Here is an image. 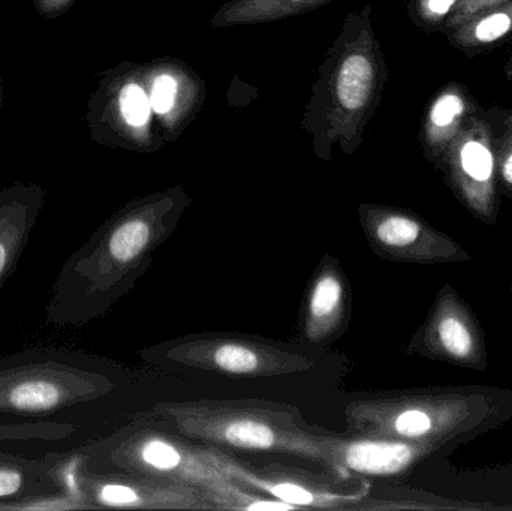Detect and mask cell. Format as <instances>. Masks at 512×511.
Listing matches in <instances>:
<instances>
[{
    "mask_svg": "<svg viewBox=\"0 0 512 511\" xmlns=\"http://www.w3.org/2000/svg\"><path fill=\"white\" fill-rule=\"evenodd\" d=\"M378 65L367 53L349 56L340 68L336 98L346 111H363L372 101L378 86Z\"/></svg>",
    "mask_w": 512,
    "mask_h": 511,
    "instance_id": "ac0fdd59",
    "label": "cell"
},
{
    "mask_svg": "<svg viewBox=\"0 0 512 511\" xmlns=\"http://www.w3.org/2000/svg\"><path fill=\"white\" fill-rule=\"evenodd\" d=\"M501 131L496 132V162L498 176L505 188L512 191V111L502 113Z\"/></svg>",
    "mask_w": 512,
    "mask_h": 511,
    "instance_id": "44dd1931",
    "label": "cell"
},
{
    "mask_svg": "<svg viewBox=\"0 0 512 511\" xmlns=\"http://www.w3.org/2000/svg\"><path fill=\"white\" fill-rule=\"evenodd\" d=\"M75 450L92 473L141 474L203 489L231 480L212 464L206 444L147 416Z\"/></svg>",
    "mask_w": 512,
    "mask_h": 511,
    "instance_id": "8992f818",
    "label": "cell"
},
{
    "mask_svg": "<svg viewBox=\"0 0 512 511\" xmlns=\"http://www.w3.org/2000/svg\"><path fill=\"white\" fill-rule=\"evenodd\" d=\"M507 2H511V0H460L453 14L445 21L442 30L445 33L451 32V30L457 29L466 21L471 20L475 15L498 8V6L504 5Z\"/></svg>",
    "mask_w": 512,
    "mask_h": 511,
    "instance_id": "603a6c76",
    "label": "cell"
},
{
    "mask_svg": "<svg viewBox=\"0 0 512 511\" xmlns=\"http://www.w3.org/2000/svg\"><path fill=\"white\" fill-rule=\"evenodd\" d=\"M460 0H415V17L427 29H441Z\"/></svg>",
    "mask_w": 512,
    "mask_h": 511,
    "instance_id": "7402d4cb",
    "label": "cell"
},
{
    "mask_svg": "<svg viewBox=\"0 0 512 511\" xmlns=\"http://www.w3.org/2000/svg\"><path fill=\"white\" fill-rule=\"evenodd\" d=\"M147 417L197 443L231 452L295 456L342 477L334 455L336 434L310 426L295 405L261 399H194L159 402Z\"/></svg>",
    "mask_w": 512,
    "mask_h": 511,
    "instance_id": "3957f363",
    "label": "cell"
},
{
    "mask_svg": "<svg viewBox=\"0 0 512 511\" xmlns=\"http://www.w3.org/2000/svg\"><path fill=\"white\" fill-rule=\"evenodd\" d=\"M477 110L471 93L463 84L453 81L439 90L430 102L423 126L424 150L430 161L441 164L445 150Z\"/></svg>",
    "mask_w": 512,
    "mask_h": 511,
    "instance_id": "9a60e30c",
    "label": "cell"
},
{
    "mask_svg": "<svg viewBox=\"0 0 512 511\" xmlns=\"http://www.w3.org/2000/svg\"><path fill=\"white\" fill-rule=\"evenodd\" d=\"M512 35V0L498 8L475 15L457 29L447 33L453 47L463 53L477 54L489 50Z\"/></svg>",
    "mask_w": 512,
    "mask_h": 511,
    "instance_id": "e0dca14e",
    "label": "cell"
},
{
    "mask_svg": "<svg viewBox=\"0 0 512 511\" xmlns=\"http://www.w3.org/2000/svg\"><path fill=\"white\" fill-rule=\"evenodd\" d=\"M60 492L84 507L123 510H212L203 488L128 473H92L77 450L44 458Z\"/></svg>",
    "mask_w": 512,
    "mask_h": 511,
    "instance_id": "52a82bcc",
    "label": "cell"
},
{
    "mask_svg": "<svg viewBox=\"0 0 512 511\" xmlns=\"http://www.w3.org/2000/svg\"><path fill=\"white\" fill-rule=\"evenodd\" d=\"M210 461L222 474L254 491L270 495L297 510L352 511L369 495L372 482L366 477H345L325 471L313 473L291 465H252L228 450L207 446Z\"/></svg>",
    "mask_w": 512,
    "mask_h": 511,
    "instance_id": "ba28073f",
    "label": "cell"
},
{
    "mask_svg": "<svg viewBox=\"0 0 512 511\" xmlns=\"http://www.w3.org/2000/svg\"><path fill=\"white\" fill-rule=\"evenodd\" d=\"M406 351L475 371L487 369L483 329L451 285L439 290L426 321L412 336Z\"/></svg>",
    "mask_w": 512,
    "mask_h": 511,
    "instance_id": "8fae6325",
    "label": "cell"
},
{
    "mask_svg": "<svg viewBox=\"0 0 512 511\" xmlns=\"http://www.w3.org/2000/svg\"><path fill=\"white\" fill-rule=\"evenodd\" d=\"M188 204L182 189H171L114 213L57 273L45 312L47 324L81 327L105 317L146 275Z\"/></svg>",
    "mask_w": 512,
    "mask_h": 511,
    "instance_id": "6da1fadb",
    "label": "cell"
},
{
    "mask_svg": "<svg viewBox=\"0 0 512 511\" xmlns=\"http://www.w3.org/2000/svg\"><path fill=\"white\" fill-rule=\"evenodd\" d=\"M114 366L83 351L27 348L0 356V440L66 441L116 398Z\"/></svg>",
    "mask_w": 512,
    "mask_h": 511,
    "instance_id": "7a4b0ae2",
    "label": "cell"
},
{
    "mask_svg": "<svg viewBox=\"0 0 512 511\" xmlns=\"http://www.w3.org/2000/svg\"><path fill=\"white\" fill-rule=\"evenodd\" d=\"M119 104L123 119L134 128L146 125L147 120L150 119L152 105H150L149 96L138 84H128L122 90Z\"/></svg>",
    "mask_w": 512,
    "mask_h": 511,
    "instance_id": "ffe728a7",
    "label": "cell"
},
{
    "mask_svg": "<svg viewBox=\"0 0 512 511\" xmlns=\"http://www.w3.org/2000/svg\"><path fill=\"white\" fill-rule=\"evenodd\" d=\"M505 72H507V77L512 80V56L510 57V60H508L507 68H505Z\"/></svg>",
    "mask_w": 512,
    "mask_h": 511,
    "instance_id": "484cf974",
    "label": "cell"
},
{
    "mask_svg": "<svg viewBox=\"0 0 512 511\" xmlns=\"http://www.w3.org/2000/svg\"><path fill=\"white\" fill-rule=\"evenodd\" d=\"M444 447L442 443H415L346 432L336 434L334 455L340 476L346 479H387L408 474Z\"/></svg>",
    "mask_w": 512,
    "mask_h": 511,
    "instance_id": "4fadbf2b",
    "label": "cell"
},
{
    "mask_svg": "<svg viewBox=\"0 0 512 511\" xmlns=\"http://www.w3.org/2000/svg\"><path fill=\"white\" fill-rule=\"evenodd\" d=\"M60 492L48 476L44 459L33 461L0 452V501L15 503L27 498Z\"/></svg>",
    "mask_w": 512,
    "mask_h": 511,
    "instance_id": "2e32d148",
    "label": "cell"
},
{
    "mask_svg": "<svg viewBox=\"0 0 512 511\" xmlns=\"http://www.w3.org/2000/svg\"><path fill=\"white\" fill-rule=\"evenodd\" d=\"M502 393L477 387L399 390L346 404V432L447 446L504 419Z\"/></svg>",
    "mask_w": 512,
    "mask_h": 511,
    "instance_id": "277c9868",
    "label": "cell"
},
{
    "mask_svg": "<svg viewBox=\"0 0 512 511\" xmlns=\"http://www.w3.org/2000/svg\"><path fill=\"white\" fill-rule=\"evenodd\" d=\"M207 501L216 510H240V511H294L295 507L276 500L270 495L254 491L242 483L228 480L222 485L203 489Z\"/></svg>",
    "mask_w": 512,
    "mask_h": 511,
    "instance_id": "d6986e66",
    "label": "cell"
},
{
    "mask_svg": "<svg viewBox=\"0 0 512 511\" xmlns=\"http://www.w3.org/2000/svg\"><path fill=\"white\" fill-rule=\"evenodd\" d=\"M352 321V293L342 263L322 257L309 279L298 314L297 344L327 348L348 332Z\"/></svg>",
    "mask_w": 512,
    "mask_h": 511,
    "instance_id": "7c38bea8",
    "label": "cell"
},
{
    "mask_svg": "<svg viewBox=\"0 0 512 511\" xmlns=\"http://www.w3.org/2000/svg\"><path fill=\"white\" fill-rule=\"evenodd\" d=\"M15 503H17V501H15ZM15 503H3V501H0V510L17 511V509H15Z\"/></svg>",
    "mask_w": 512,
    "mask_h": 511,
    "instance_id": "d4e9b609",
    "label": "cell"
},
{
    "mask_svg": "<svg viewBox=\"0 0 512 511\" xmlns=\"http://www.w3.org/2000/svg\"><path fill=\"white\" fill-rule=\"evenodd\" d=\"M177 83L171 75H159L150 93V105L156 113L165 114L173 108L176 99Z\"/></svg>",
    "mask_w": 512,
    "mask_h": 511,
    "instance_id": "cb8c5ba5",
    "label": "cell"
},
{
    "mask_svg": "<svg viewBox=\"0 0 512 511\" xmlns=\"http://www.w3.org/2000/svg\"><path fill=\"white\" fill-rule=\"evenodd\" d=\"M45 203L36 185L9 186L0 192V291L14 275Z\"/></svg>",
    "mask_w": 512,
    "mask_h": 511,
    "instance_id": "5bb4252c",
    "label": "cell"
},
{
    "mask_svg": "<svg viewBox=\"0 0 512 511\" xmlns=\"http://www.w3.org/2000/svg\"><path fill=\"white\" fill-rule=\"evenodd\" d=\"M282 2H285V3H303V2H310V0H282Z\"/></svg>",
    "mask_w": 512,
    "mask_h": 511,
    "instance_id": "4316f807",
    "label": "cell"
},
{
    "mask_svg": "<svg viewBox=\"0 0 512 511\" xmlns=\"http://www.w3.org/2000/svg\"><path fill=\"white\" fill-rule=\"evenodd\" d=\"M361 230L376 257L393 263L442 264L471 260L447 234L409 210L361 204Z\"/></svg>",
    "mask_w": 512,
    "mask_h": 511,
    "instance_id": "9c48e42d",
    "label": "cell"
},
{
    "mask_svg": "<svg viewBox=\"0 0 512 511\" xmlns=\"http://www.w3.org/2000/svg\"><path fill=\"white\" fill-rule=\"evenodd\" d=\"M324 356L325 348L239 332L191 333L138 351L144 363L159 371L222 380L306 377L316 372Z\"/></svg>",
    "mask_w": 512,
    "mask_h": 511,
    "instance_id": "5b68a950",
    "label": "cell"
},
{
    "mask_svg": "<svg viewBox=\"0 0 512 511\" xmlns=\"http://www.w3.org/2000/svg\"><path fill=\"white\" fill-rule=\"evenodd\" d=\"M451 189L475 218L493 225L498 218L496 198V129L483 111H475L441 159Z\"/></svg>",
    "mask_w": 512,
    "mask_h": 511,
    "instance_id": "30bf717a",
    "label": "cell"
}]
</instances>
